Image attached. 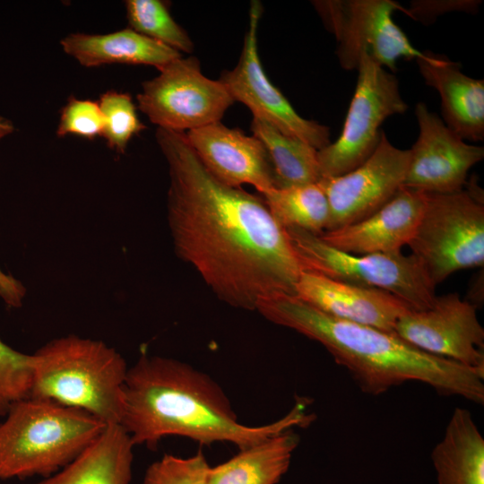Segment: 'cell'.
I'll use <instances>...</instances> for the list:
<instances>
[{
    "instance_id": "obj_15",
    "label": "cell",
    "mask_w": 484,
    "mask_h": 484,
    "mask_svg": "<svg viewBox=\"0 0 484 484\" xmlns=\"http://www.w3.org/2000/svg\"><path fill=\"white\" fill-rule=\"evenodd\" d=\"M185 134L203 165L223 184L232 187L248 184L262 194L275 187L268 154L255 136L220 121Z\"/></svg>"
},
{
    "instance_id": "obj_31",
    "label": "cell",
    "mask_w": 484,
    "mask_h": 484,
    "mask_svg": "<svg viewBox=\"0 0 484 484\" xmlns=\"http://www.w3.org/2000/svg\"><path fill=\"white\" fill-rule=\"evenodd\" d=\"M421 7L418 5L415 2L411 4V8L407 12L412 17H415L418 20H420L425 14L431 11V18H435L437 15L445 13L446 11L452 10H470L473 11L474 7L479 4L475 1H449V2H437V1H419Z\"/></svg>"
},
{
    "instance_id": "obj_9",
    "label": "cell",
    "mask_w": 484,
    "mask_h": 484,
    "mask_svg": "<svg viewBox=\"0 0 484 484\" xmlns=\"http://www.w3.org/2000/svg\"><path fill=\"white\" fill-rule=\"evenodd\" d=\"M357 70L341 133L335 142L317 151L321 178L341 176L362 164L379 143L382 123L408 108L393 73L368 59H362Z\"/></svg>"
},
{
    "instance_id": "obj_23",
    "label": "cell",
    "mask_w": 484,
    "mask_h": 484,
    "mask_svg": "<svg viewBox=\"0 0 484 484\" xmlns=\"http://www.w3.org/2000/svg\"><path fill=\"white\" fill-rule=\"evenodd\" d=\"M251 130L266 150L275 187L285 188L320 181L317 150L314 147L284 134L259 118H253Z\"/></svg>"
},
{
    "instance_id": "obj_24",
    "label": "cell",
    "mask_w": 484,
    "mask_h": 484,
    "mask_svg": "<svg viewBox=\"0 0 484 484\" xmlns=\"http://www.w3.org/2000/svg\"><path fill=\"white\" fill-rule=\"evenodd\" d=\"M263 196L270 212L284 229L298 228L317 236L326 231L330 208L319 183L273 187Z\"/></svg>"
},
{
    "instance_id": "obj_27",
    "label": "cell",
    "mask_w": 484,
    "mask_h": 484,
    "mask_svg": "<svg viewBox=\"0 0 484 484\" xmlns=\"http://www.w3.org/2000/svg\"><path fill=\"white\" fill-rule=\"evenodd\" d=\"M32 376L31 354L22 353L0 339V417L16 402L30 398Z\"/></svg>"
},
{
    "instance_id": "obj_16",
    "label": "cell",
    "mask_w": 484,
    "mask_h": 484,
    "mask_svg": "<svg viewBox=\"0 0 484 484\" xmlns=\"http://www.w3.org/2000/svg\"><path fill=\"white\" fill-rule=\"evenodd\" d=\"M295 296L333 317L393 333L398 319L411 310L393 294L303 271Z\"/></svg>"
},
{
    "instance_id": "obj_22",
    "label": "cell",
    "mask_w": 484,
    "mask_h": 484,
    "mask_svg": "<svg viewBox=\"0 0 484 484\" xmlns=\"http://www.w3.org/2000/svg\"><path fill=\"white\" fill-rule=\"evenodd\" d=\"M299 436L292 429L240 449L211 467L208 484H277L288 471Z\"/></svg>"
},
{
    "instance_id": "obj_1",
    "label": "cell",
    "mask_w": 484,
    "mask_h": 484,
    "mask_svg": "<svg viewBox=\"0 0 484 484\" xmlns=\"http://www.w3.org/2000/svg\"><path fill=\"white\" fill-rule=\"evenodd\" d=\"M155 137L168 165V222L178 257L236 308L295 296L304 269L264 201L214 177L185 132L157 128Z\"/></svg>"
},
{
    "instance_id": "obj_5",
    "label": "cell",
    "mask_w": 484,
    "mask_h": 484,
    "mask_svg": "<svg viewBox=\"0 0 484 484\" xmlns=\"http://www.w3.org/2000/svg\"><path fill=\"white\" fill-rule=\"evenodd\" d=\"M105 426L84 411L50 401L30 397L16 402L0 423V481L56 473Z\"/></svg>"
},
{
    "instance_id": "obj_12",
    "label": "cell",
    "mask_w": 484,
    "mask_h": 484,
    "mask_svg": "<svg viewBox=\"0 0 484 484\" xmlns=\"http://www.w3.org/2000/svg\"><path fill=\"white\" fill-rule=\"evenodd\" d=\"M410 156V149L393 145L382 130L376 148L362 164L341 176L321 178L330 208L326 231L359 221L389 202L402 187Z\"/></svg>"
},
{
    "instance_id": "obj_2",
    "label": "cell",
    "mask_w": 484,
    "mask_h": 484,
    "mask_svg": "<svg viewBox=\"0 0 484 484\" xmlns=\"http://www.w3.org/2000/svg\"><path fill=\"white\" fill-rule=\"evenodd\" d=\"M313 418L300 399L276 421L242 424L226 393L208 374L176 359L143 353L128 367L120 425L134 445L151 449L162 438L177 436L202 445L228 442L240 450L307 426Z\"/></svg>"
},
{
    "instance_id": "obj_26",
    "label": "cell",
    "mask_w": 484,
    "mask_h": 484,
    "mask_svg": "<svg viewBox=\"0 0 484 484\" xmlns=\"http://www.w3.org/2000/svg\"><path fill=\"white\" fill-rule=\"evenodd\" d=\"M98 103L104 119L101 136L110 149L124 153L130 140L146 128L131 96L110 90L100 96Z\"/></svg>"
},
{
    "instance_id": "obj_8",
    "label": "cell",
    "mask_w": 484,
    "mask_h": 484,
    "mask_svg": "<svg viewBox=\"0 0 484 484\" xmlns=\"http://www.w3.org/2000/svg\"><path fill=\"white\" fill-rule=\"evenodd\" d=\"M314 6L337 41L336 55L345 70H355L362 59L394 73L400 58L423 56L392 18L402 10L391 0L315 1Z\"/></svg>"
},
{
    "instance_id": "obj_10",
    "label": "cell",
    "mask_w": 484,
    "mask_h": 484,
    "mask_svg": "<svg viewBox=\"0 0 484 484\" xmlns=\"http://www.w3.org/2000/svg\"><path fill=\"white\" fill-rule=\"evenodd\" d=\"M142 84L138 108L158 128L184 132L220 122L235 102L225 85L203 74L197 58L182 56Z\"/></svg>"
},
{
    "instance_id": "obj_6",
    "label": "cell",
    "mask_w": 484,
    "mask_h": 484,
    "mask_svg": "<svg viewBox=\"0 0 484 484\" xmlns=\"http://www.w3.org/2000/svg\"><path fill=\"white\" fill-rule=\"evenodd\" d=\"M304 271L333 280L387 291L411 310H424L435 301L436 286L413 254L353 255L336 249L319 236L298 228L285 229Z\"/></svg>"
},
{
    "instance_id": "obj_30",
    "label": "cell",
    "mask_w": 484,
    "mask_h": 484,
    "mask_svg": "<svg viewBox=\"0 0 484 484\" xmlns=\"http://www.w3.org/2000/svg\"><path fill=\"white\" fill-rule=\"evenodd\" d=\"M13 129L12 122L0 116V141L11 134ZM24 296L25 289L22 284L0 268V297L5 304L11 307H19Z\"/></svg>"
},
{
    "instance_id": "obj_19",
    "label": "cell",
    "mask_w": 484,
    "mask_h": 484,
    "mask_svg": "<svg viewBox=\"0 0 484 484\" xmlns=\"http://www.w3.org/2000/svg\"><path fill=\"white\" fill-rule=\"evenodd\" d=\"M63 51L85 67L145 65L161 69L181 57L180 52L126 28L107 34L75 32L60 41Z\"/></svg>"
},
{
    "instance_id": "obj_28",
    "label": "cell",
    "mask_w": 484,
    "mask_h": 484,
    "mask_svg": "<svg viewBox=\"0 0 484 484\" xmlns=\"http://www.w3.org/2000/svg\"><path fill=\"white\" fill-rule=\"evenodd\" d=\"M211 467L201 451L186 458L166 454L148 466L143 484H208Z\"/></svg>"
},
{
    "instance_id": "obj_13",
    "label": "cell",
    "mask_w": 484,
    "mask_h": 484,
    "mask_svg": "<svg viewBox=\"0 0 484 484\" xmlns=\"http://www.w3.org/2000/svg\"><path fill=\"white\" fill-rule=\"evenodd\" d=\"M476 309L456 292L436 297L430 307L402 315L393 333L426 353L484 368V329Z\"/></svg>"
},
{
    "instance_id": "obj_14",
    "label": "cell",
    "mask_w": 484,
    "mask_h": 484,
    "mask_svg": "<svg viewBox=\"0 0 484 484\" xmlns=\"http://www.w3.org/2000/svg\"><path fill=\"white\" fill-rule=\"evenodd\" d=\"M419 127L410 149L402 186L427 194H451L463 189L469 170L484 158V148L467 143L424 102L415 107Z\"/></svg>"
},
{
    "instance_id": "obj_17",
    "label": "cell",
    "mask_w": 484,
    "mask_h": 484,
    "mask_svg": "<svg viewBox=\"0 0 484 484\" xmlns=\"http://www.w3.org/2000/svg\"><path fill=\"white\" fill-rule=\"evenodd\" d=\"M427 202V193L402 186L376 212L319 237L329 246L353 255L400 252L412 239Z\"/></svg>"
},
{
    "instance_id": "obj_4",
    "label": "cell",
    "mask_w": 484,
    "mask_h": 484,
    "mask_svg": "<svg viewBox=\"0 0 484 484\" xmlns=\"http://www.w3.org/2000/svg\"><path fill=\"white\" fill-rule=\"evenodd\" d=\"M31 358L30 398L84 411L105 425L120 424L128 367L117 350L66 335L47 342Z\"/></svg>"
},
{
    "instance_id": "obj_29",
    "label": "cell",
    "mask_w": 484,
    "mask_h": 484,
    "mask_svg": "<svg viewBox=\"0 0 484 484\" xmlns=\"http://www.w3.org/2000/svg\"><path fill=\"white\" fill-rule=\"evenodd\" d=\"M103 128L104 119L99 103L72 97L61 110L56 134L92 140L102 135Z\"/></svg>"
},
{
    "instance_id": "obj_18",
    "label": "cell",
    "mask_w": 484,
    "mask_h": 484,
    "mask_svg": "<svg viewBox=\"0 0 484 484\" xmlns=\"http://www.w3.org/2000/svg\"><path fill=\"white\" fill-rule=\"evenodd\" d=\"M416 62L425 82L440 95L444 123L464 141H483L484 81L464 74L443 55L423 52Z\"/></svg>"
},
{
    "instance_id": "obj_11",
    "label": "cell",
    "mask_w": 484,
    "mask_h": 484,
    "mask_svg": "<svg viewBox=\"0 0 484 484\" xmlns=\"http://www.w3.org/2000/svg\"><path fill=\"white\" fill-rule=\"evenodd\" d=\"M262 11L258 1L251 2L249 28L240 58L233 70L222 73L220 81L235 101L242 102L252 111L254 117L319 151L331 143L330 128L300 117L263 69L257 47V29Z\"/></svg>"
},
{
    "instance_id": "obj_25",
    "label": "cell",
    "mask_w": 484,
    "mask_h": 484,
    "mask_svg": "<svg viewBox=\"0 0 484 484\" xmlns=\"http://www.w3.org/2000/svg\"><path fill=\"white\" fill-rule=\"evenodd\" d=\"M130 29L178 52L191 53L194 44L172 18L160 0H127L125 3Z\"/></svg>"
},
{
    "instance_id": "obj_20",
    "label": "cell",
    "mask_w": 484,
    "mask_h": 484,
    "mask_svg": "<svg viewBox=\"0 0 484 484\" xmlns=\"http://www.w3.org/2000/svg\"><path fill=\"white\" fill-rule=\"evenodd\" d=\"M134 447L120 424L106 425L73 462L36 484H131Z\"/></svg>"
},
{
    "instance_id": "obj_3",
    "label": "cell",
    "mask_w": 484,
    "mask_h": 484,
    "mask_svg": "<svg viewBox=\"0 0 484 484\" xmlns=\"http://www.w3.org/2000/svg\"><path fill=\"white\" fill-rule=\"evenodd\" d=\"M256 310L270 322L323 345L365 393L379 395L414 381L440 394L484 402V368L426 353L394 333L333 317L294 295L263 300Z\"/></svg>"
},
{
    "instance_id": "obj_7",
    "label": "cell",
    "mask_w": 484,
    "mask_h": 484,
    "mask_svg": "<svg viewBox=\"0 0 484 484\" xmlns=\"http://www.w3.org/2000/svg\"><path fill=\"white\" fill-rule=\"evenodd\" d=\"M435 286L454 272L484 264V205L471 190L427 194L408 245Z\"/></svg>"
},
{
    "instance_id": "obj_21",
    "label": "cell",
    "mask_w": 484,
    "mask_h": 484,
    "mask_svg": "<svg viewBox=\"0 0 484 484\" xmlns=\"http://www.w3.org/2000/svg\"><path fill=\"white\" fill-rule=\"evenodd\" d=\"M431 460L437 484H484V438L470 411L454 409Z\"/></svg>"
}]
</instances>
